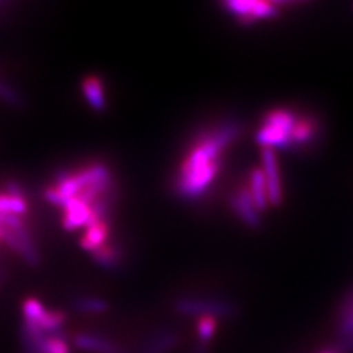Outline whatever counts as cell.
I'll list each match as a JSON object with an SVG mask.
<instances>
[{
	"mask_svg": "<svg viewBox=\"0 0 353 353\" xmlns=\"http://www.w3.org/2000/svg\"><path fill=\"white\" fill-rule=\"evenodd\" d=\"M174 310L181 316H214L216 319H230L239 313L236 303L205 297H181L174 301Z\"/></svg>",
	"mask_w": 353,
	"mask_h": 353,
	"instance_id": "3957f363",
	"label": "cell"
},
{
	"mask_svg": "<svg viewBox=\"0 0 353 353\" xmlns=\"http://www.w3.org/2000/svg\"><path fill=\"white\" fill-rule=\"evenodd\" d=\"M92 258H93L94 263L100 265L103 270L114 271L118 268V265L122 261V254H121V250L117 249L115 246L106 243L99 250L92 252Z\"/></svg>",
	"mask_w": 353,
	"mask_h": 353,
	"instance_id": "9a60e30c",
	"label": "cell"
},
{
	"mask_svg": "<svg viewBox=\"0 0 353 353\" xmlns=\"http://www.w3.org/2000/svg\"><path fill=\"white\" fill-rule=\"evenodd\" d=\"M61 208L64 211L62 224L64 229L68 232H74L81 228H88L99 223L93 216L92 205L83 202L76 196L63 201L61 204Z\"/></svg>",
	"mask_w": 353,
	"mask_h": 353,
	"instance_id": "52a82bcc",
	"label": "cell"
},
{
	"mask_svg": "<svg viewBox=\"0 0 353 353\" xmlns=\"http://www.w3.org/2000/svg\"><path fill=\"white\" fill-rule=\"evenodd\" d=\"M0 240H1V228H0Z\"/></svg>",
	"mask_w": 353,
	"mask_h": 353,
	"instance_id": "603a6c76",
	"label": "cell"
},
{
	"mask_svg": "<svg viewBox=\"0 0 353 353\" xmlns=\"http://www.w3.org/2000/svg\"><path fill=\"white\" fill-rule=\"evenodd\" d=\"M179 341V336L174 331L163 330L152 335L143 344L140 353H169L172 352Z\"/></svg>",
	"mask_w": 353,
	"mask_h": 353,
	"instance_id": "7c38bea8",
	"label": "cell"
},
{
	"mask_svg": "<svg viewBox=\"0 0 353 353\" xmlns=\"http://www.w3.org/2000/svg\"><path fill=\"white\" fill-rule=\"evenodd\" d=\"M1 240L7 243L11 250L17 252L30 267H37L41 263L39 254L26 227L16 230L1 228Z\"/></svg>",
	"mask_w": 353,
	"mask_h": 353,
	"instance_id": "5b68a950",
	"label": "cell"
},
{
	"mask_svg": "<svg viewBox=\"0 0 353 353\" xmlns=\"http://www.w3.org/2000/svg\"><path fill=\"white\" fill-rule=\"evenodd\" d=\"M0 100L7 102L8 105H12V106H21L23 105L21 96L12 87L7 85L1 80H0Z\"/></svg>",
	"mask_w": 353,
	"mask_h": 353,
	"instance_id": "d6986e66",
	"label": "cell"
},
{
	"mask_svg": "<svg viewBox=\"0 0 353 353\" xmlns=\"http://www.w3.org/2000/svg\"><path fill=\"white\" fill-rule=\"evenodd\" d=\"M223 6L227 12L234 16L242 24H252L255 21L275 19L279 14L276 4L271 1L232 0L225 1Z\"/></svg>",
	"mask_w": 353,
	"mask_h": 353,
	"instance_id": "277c9868",
	"label": "cell"
},
{
	"mask_svg": "<svg viewBox=\"0 0 353 353\" xmlns=\"http://www.w3.org/2000/svg\"><path fill=\"white\" fill-rule=\"evenodd\" d=\"M72 307L77 313H81V314H101L108 312L109 303L100 297L80 296V297H76L72 301Z\"/></svg>",
	"mask_w": 353,
	"mask_h": 353,
	"instance_id": "2e32d148",
	"label": "cell"
},
{
	"mask_svg": "<svg viewBox=\"0 0 353 353\" xmlns=\"http://www.w3.org/2000/svg\"><path fill=\"white\" fill-rule=\"evenodd\" d=\"M4 281V271L3 270H0V285H1V283Z\"/></svg>",
	"mask_w": 353,
	"mask_h": 353,
	"instance_id": "44dd1931",
	"label": "cell"
},
{
	"mask_svg": "<svg viewBox=\"0 0 353 353\" xmlns=\"http://www.w3.org/2000/svg\"><path fill=\"white\" fill-rule=\"evenodd\" d=\"M192 353H210V348H208V344H204V343H198L195 347H194V351Z\"/></svg>",
	"mask_w": 353,
	"mask_h": 353,
	"instance_id": "ffe728a7",
	"label": "cell"
},
{
	"mask_svg": "<svg viewBox=\"0 0 353 353\" xmlns=\"http://www.w3.org/2000/svg\"><path fill=\"white\" fill-rule=\"evenodd\" d=\"M85 229L87 230L81 239V246L85 252H96L106 245L109 237V223H97Z\"/></svg>",
	"mask_w": 353,
	"mask_h": 353,
	"instance_id": "5bb4252c",
	"label": "cell"
},
{
	"mask_svg": "<svg viewBox=\"0 0 353 353\" xmlns=\"http://www.w3.org/2000/svg\"><path fill=\"white\" fill-rule=\"evenodd\" d=\"M261 169L265 176L270 205L278 207L283 202V183L278 157L274 150H262Z\"/></svg>",
	"mask_w": 353,
	"mask_h": 353,
	"instance_id": "8992f818",
	"label": "cell"
},
{
	"mask_svg": "<svg viewBox=\"0 0 353 353\" xmlns=\"http://www.w3.org/2000/svg\"><path fill=\"white\" fill-rule=\"evenodd\" d=\"M83 93L84 97L89 103V106L94 110L102 113L106 110V94H105V87L101 79L97 76H88L83 81Z\"/></svg>",
	"mask_w": 353,
	"mask_h": 353,
	"instance_id": "8fae6325",
	"label": "cell"
},
{
	"mask_svg": "<svg viewBox=\"0 0 353 353\" xmlns=\"http://www.w3.org/2000/svg\"><path fill=\"white\" fill-rule=\"evenodd\" d=\"M240 134V126L227 123L204 134L190 148L179 165L176 189L185 199H198L211 188L221 169L228 145Z\"/></svg>",
	"mask_w": 353,
	"mask_h": 353,
	"instance_id": "6da1fadb",
	"label": "cell"
},
{
	"mask_svg": "<svg viewBox=\"0 0 353 353\" xmlns=\"http://www.w3.org/2000/svg\"><path fill=\"white\" fill-rule=\"evenodd\" d=\"M339 338H353V293L348 296L339 316L338 325Z\"/></svg>",
	"mask_w": 353,
	"mask_h": 353,
	"instance_id": "e0dca14e",
	"label": "cell"
},
{
	"mask_svg": "<svg viewBox=\"0 0 353 353\" xmlns=\"http://www.w3.org/2000/svg\"><path fill=\"white\" fill-rule=\"evenodd\" d=\"M26 212L28 202L21 186L14 181L7 182L6 192L0 194V214L21 217Z\"/></svg>",
	"mask_w": 353,
	"mask_h": 353,
	"instance_id": "9c48e42d",
	"label": "cell"
},
{
	"mask_svg": "<svg viewBox=\"0 0 353 353\" xmlns=\"http://www.w3.org/2000/svg\"><path fill=\"white\" fill-rule=\"evenodd\" d=\"M230 205L233 212L237 214V217L246 227L252 229L261 227V211L256 208L246 185L241 186L240 189L232 195Z\"/></svg>",
	"mask_w": 353,
	"mask_h": 353,
	"instance_id": "ba28073f",
	"label": "cell"
},
{
	"mask_svg": "<svg viewBox=\"0 0 353 353\" xmlns=\"http://www.w3.org/2000/svg\"><path fill=\"white\" fill-rule=\"evenodd\" d=\"M217 327V321L214 316H201L196 321V331L198 338L201 343L210 344V341L214 339V332Z\"/></svg>",
	"mask_w": 353,
	"mask_h": 353,
	"instance_id": "ac0fdd59",
	"label": "cell"
},
{
	"mask_svg": "<svg viewBox=\"0 0 353 353\" xmlns=\"http://www.w3.org/2000/svg\"><path fill=\"white\" fill-rule=\"evenodd\" d=\"M322 353H336V352H335V351H334V350H330V351H325V352H322Z\"/></svg>",
	"mask_w": 353,
	"mask_h": 353,
	"instance_id": "7402d4cb",
	"label": "cell"
},
{
	"mask_svg": "<svg viewBox=\"0 0 353 353\" xmlns=\"http://www.w3.org/2000/svg\"><path fill=\"white\" fill-rule=\"evenodd\" d=\"M76 348L89 353H121L119 347L105 336L88 332H79L74 336Z\"/></svg>",
	"mask_w": 353,
	"mask_h": 353,
	"instance_id": "30bf717a",
	"label": "cell"
},
{
	"mask_svg": "<svg viewBox=\"0 0 353 353\" xmlns=\"http://www.w3.org/2000/svg\"><path fill=\"white\" fill-rule=\"evenodd\" d=\"M300 118L288 109H275L267 114L256 132L262 150L288 148L294 145V131Z\"/></svg>",
	"mask_w": 353,
	"mask_h": 353,
	"instance_id": "7a4b0ae2",
	"label": "cell"
},
{
	"mask_svg": "<svg viewBox=\"0 0 353 353\" xmlns=\"http://www.w3.org/2000/svg\"><path fill=\"white\" fill-rule=\"evenodd\" d=\"M246 186H248V190L252 195V201L255 203L256 208L262 214L270 205V202H268V192H267V186H265V176H263L261 166L252 169L250 176H249V183Z\"/></svg>",
	"mask_w": 353,
	"mask_h": 353,
	"instance_id": "4fadbf2b",
	"label": "cell"
}]
</instances>
